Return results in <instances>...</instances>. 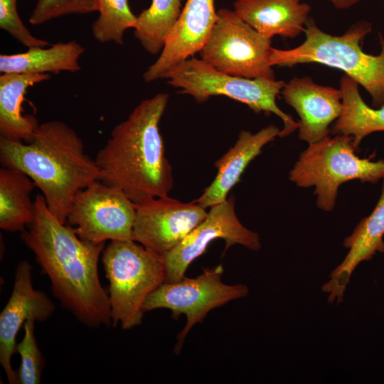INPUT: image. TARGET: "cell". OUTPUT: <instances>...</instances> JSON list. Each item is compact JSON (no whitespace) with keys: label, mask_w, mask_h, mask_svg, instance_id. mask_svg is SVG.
Wrapping results in <instances>:
<instances>
[{"label":"cell","mask_w":384,"mask_h":384,"mask_svg":"<svg viewBox=\"0 0 384 384\" xmlns=\"http://www.w3.org/2000/svg\"><path fill=\"white\" fill-rule=\"evenodd\" d=\"M223 273L221 264L204 268L196 277H184L176 282L163 283L145 300L144 313L168 309L176 320L182 314L186 316V324L177 336L174 353L181 352L188 333L196 324L202 323L209 311L248 295L249 289L245 284L223 283Z\"/></svg>","instance_id":"cell-9"},{"label":"cell","mask_w":384,"mask_h":384,"mask_svg":"<svg viewBox=\"0 0 384 384\" xmlns=\"http://www.w3.org/2000/svg\"><path fill=\"white\" fill-rule=\"evenodd\" d=\"M215 239L225 241L224 253L236 244L253 251L261 248L259 235L245 227L237 217L234 196L210 207L206 218L176 247L162 255L165 282H176L183 278L190 264Z\"/></svg>","instance_id":"cell-11"},{"label":"cell","mask_w":384,"mask_h":384,"mask_svg":"<svg viewBox=\"0 0 384 384\" xmlns=\"http://www.w3.org/2000/svg\"><path fill=\"white\" fill-rule=\"evenodd\" d=\"M234 11L268 38H295L304 30L311 6L301 0H236Z\"/></svg>","instance_id":"cell-18"},{"label":"cell","mask_w":384,"mask_h":384,"mask_svg":"<svg viewBox=\"0 0 384 384\" xmlns=\"http://www.w3.org/2000/svg\"><path fill=\"white\" fill-rule=\"evenodd\" d=\"M31 265L20 261L15 270L11 296L0 314V363L10 384H18L17 370L11 366L16 351V336L28 319L43 322L55 310L52 300L33 284Z\"/></svg>","instance_id":"cell-13"},{"label":"cell","mask_w":384,"mask_h":384,"mask_svg":"<svg viewBox=\"0 0 384 384\" xmlns=\"http://www.w3.org/2000/svg\"><path fill=\"white\" fill-rule=\"evenodd\" d=\"M383 236L384 178L376 206L370 214L363 218L351 234L344 239L343 245L348 252L321 287L329 303L338 304L343 302L351 277L360 263L371 260L378 252H384Z\"/></svg>","instance_id":"cell-16"},{"label":"cell","mask_w":384,"mask_h":384,"mask_svg":"<svg viewBox=\"0 0 384 384\" xmlns=\"http://www.w3.org/2000/svg\"><path fill=\"white\" fill-rule=\"evenodd\" d=\"M217 14L210 35L199 52L201 59L231 75L274 80L271 38L257 32L234 10L223 8Z\"/></svg>","instance_id":"cell-8"},{"label":"cell","mask_w":384,"mask_h":384,"mask_svg":"<svg viewBox=\"0 0 384 384\" xmlns=\"http://www.w3.org/2000/svg\"><path fill=\"white\" fill-rule=\"evenodd\" d=\"M281 93L299 117L301 140L310 144L329 136V125L342 110L340 89L318 85L309 77H294L285 83Z\"/></svg>","instance_id":"cell-15"},{"label":"cell","mask_w":384,"mask_h":384,"mask_svg":"<svg viewBox=\"0 0 384 384\" xmlns=\"http://www.w3.org/2000/svg\"><path fill=\"white\" fill-rule=\"evenodd\" d=\"M168 84L180 92L205 102L223 95L247 105L256 113L274 114L283 122L279 137L291 134L299 122L279 108L276 97L285 85L282 80L246 78L220 72L201 59L190 58L173 68L166 76Z\"/></svg>","instance_id":"cell-7"},{"label":"cell","mask_w":384,"mask_h":384,"mask_svg":"<svg viewBox=\"0 0 384 384\" xmlns=\"http://www.w3.org/2000/svg\"><path fill=\"white\" fill-rule=\"evenodd\" d=\"M304 28L305 40L289 50L273 48L272 66H292L317 63L343 71L370 94L372 105H384V38L378 33L381 50L377 55L366 53L361 48L365 36L372 30L370 23L360 21L341 36L328 34L309 18Z\"/></svg>","instance_id":"cell-4"},{"label":"cell","mask_w":384,"mask_h":384,"mask_svg":"<svg viewBox=\"0 0 384 384\" xmlns=\"http://www.w3.org/2000/svg\"><path fill=\"white\" fill-rule=\"evenodd\" d=\"M36 186L23 171L11 167L0 169V228L9 232L23 231L35 218L31 193Z\"/></svg>","instance_id":"cell-21"},{"label":"cell","mask_w":384,"mask_h":384,"mask_svg":"<svg viewBox=\"0 0 384 384\" xmlns=\"http://www.w3.org/2000/svg\"><path fill=\"white\" fill-rule=\"evenodd\" d=\"M0 28L28 48L50 46L48 41L33 36L22 22L17 0H0Z\"/></svg>","instance_id":"cell-27"},{"label":"cell","mask_w":384,"mask_h":384,"mask_svg":"<svg viewBox=\"0 0 384 384\" xmlns=\"http://www.w3.org/2000/svg\"><path fill=\"white\" fill-rule=\"evenodd\" d=\"M280 130L270 124L255 134L242 131L235 144L214 163L218 173L213 182L193 201L206 209L226 201L228 193L240 181L246 166L261 153L265 145L279 135Z\"/></svg>","instance_id":"cell-17"},{"label":"cell","mask_w":384,"mask_h":384,"mask_svg":"<svg viewBox=\"0 0 384 384\" xmlns=\"http://www.w3.org/2000/svg\"><path fill=\"white\" fill-rule=\"evenodd\" d=\"M217 18L215 0H186L159 56L144 72V81L165 78L173 68L199 53Z\"/></svg>","instance_id":"cell-14"},{"label":"cell","mask_w":384,"mask_h":384,"mask_svg":"<svg viewBox=\"0 0 384 384\" xmlns=\"http://www.w3.org/2000/svg\"><path fill=\"white\" fill-rule=\"evenodd\" d=\"M49 74L2 73L0 76V137L28 142L39 123L31 114H23L22 102L31 86L50 79Z\"/></svg>","instance_id":"cell-19"},{"label":"cell","mask_w":384,"mask_h":384,"mask_svg":"<svg viewBox=\"0 0 384 384\" xmlns=\"http://www.w3.org/2000/svg\"><path fill=\"white\" fill-rule=\"evenodd\" d=\"M168 101L166 93L142 100L112 129L95 159L99 180L121 189L136 204L169 196L174 186L159 130Z\"/></svg>","instance_id":"cell-2"},{"label":"cell","mask_w":384,"mask_h":384,"mask_svg":"<svg viewBox=\"0 0 384 384\" xmlns=\"http://www.w3.org/2000/svg\"><path fill=\"white\" fill-rule=\"evenodd\" d=\"M333 6L338 9H348L361 0H328Z\"/></svg>","instance_id":"cell-28"},{"label":"cell","mask_w":384,"mask_h":384,"mask_svg":"<svg viewBox=\"0 0 384 384\" xmlns=\"http://www.w3.org/2000/svg\"><path fill=\"white\" fill-rule=\"evenodd\" d=\"M102 262L110 283L113 327L124 330L140 325L148 296L166 282L162 255L129 240H113L105 247Z\"/></svg>","instance_id":"cell-5"},{"label":"cell","mask_w":384,"mask_h":384,"mask_svg":"<svg viewBox=\"0 0 384 384\" xmlns=\"http://www.w3.org/2000/svg\"><path fill=\"white\" fill-rule=\"evenodd\" d=\"M137 204L121 189L97 180L75 196L66 223L94 244L132 240Z\"/></svg>","instance_id":"cell-10"},{"label":"cell","mask_w":384,"mask_h":384,"mask_svg":"<svg viewBox=\"0 0 384 384\" xmlns=\"http://www.w3.org/2000/svg\"><path fill=\"white\" fill-rule=\"evenodd\" d=\"M353 137L329 135L309 144L289 172V180L297 186H314L317 207L331 211L336 204L339 186L359 180L375 183L384 178V160L371 161L356 154Z\"/></svg>","instance_id":"cell-6"},{"label":"cell","mask_w":384,"mask_h":384,"mask_svg":"<svg viewBox=\"0 0 384 384\" xmlns=\"http://www.w3.org/2000/svg\"><path fill=\"white\" fill-rule=\"evenodd\" d=\"M0 161L33 180L62 223H66L75 195L99 180L95 161L86 154L82 140L61 121L40 124L28 142L0 137Z\"/></svg>","instance_id":"cell-3"},{"label":"cell","mask_w":384,"mask_h":384,"mask_svg":"<svg viewBox=\"0 0 384 384\" xmlns=\"http://www.w3.org/2000/svg\"><path fill=\"white\" fill-rule=\"evenodd\" d=\"M339 89L342 110L332 132L352 137L353 147L357 151L367 135L384 131V105L378 108L368 106L359 93L358 84L346 75L341 78Z\"/></svg>","instance_id":"cell-22"},{"label":"cell","mask_w":384,"mask_h":384,"mask_svg":"<svg viewBox=\"0 0 384 384\" xmlns=\"http://www.w3.org/2000/svg\"><path fill=\"white\" fill-rule=\"evenodd\" d=\"M206 209L193 201L169 196L137 204L132 240L160 255L176 247L206 217Z\"/></svg>","instance_id":"cell-12"},{"label":"cell","mask_w":384,"mask_h":384,"mask_svg":"<svg viewBox=\"0 0 384 384\" xmlns=\"http://www.w3.org/2000/svg\"><path fill=\"white\" fill-rule=\"evenodd\" d=\"M35 322L33 319L26 321L23 338L16 346V351L21 357L17 370L18 384H39L41 381L46 361L34 335Z\"/></svg>","instance_id":"cell-25"},{"label":"cell","mask_w":384,"mask_h":384,"mask_svg":"<svg viewBox=\"0 0 384 384\" xmlns=\"http://www.w3.org/2000/svg\"><path fill=\"white\" fill-rule=\"evenodd\" d=\"M34 203L35 218L20 238L48 277L53 294L82 324L112 326L109 292L98 275L105 244L80 239L50 213L43 195L38 194Z\"/></svg>","instance_id":"cell-1"},{"label":"cell","mask_w":384,"mask_h":384,"mask_svg":"<svg viewBox=\"0 0 384 384\" xmlns=\"http://www.w3.org/2000/svg\"><path fill=\"white\" fill-rule=\"evenodd\" d=\"M183 0H151L137 16L134 35L151 55L161 53L183 9Z\"/></svg>","instance_id":"cell-23"},{"label":"cell","mask_w":384,"mask_h":384,"mask_svg":"<svg viewBox=\"0 0 384 384\" xmlns=\"http://www.w3.org/2000/svg\"><path fill=\"white\" fill-rule=\"evenodd\" d=\"M97 12L92 24L93 38L100 43L123 45L125 31L134 28L137 22L129 0H98Z\"/></svg>","instance_id":"cell-24"},{"label":"cell","mask_w":384,"mask_h":384,"mask_svg":"<svg viewBox=\"0 0 384 384\" xmlns=\"http://www.w3.org/2000/svg\"><path fill=\"white\" fill-rule=\"evenodd\" d=\"M98 0H38L28 21L41 25L64 16L97 11Z\"/></svg>","instance_id":"cell-26"},{"label":"cell","mask_w":384,"mask_h":384,"mask_svg":"<svg viewBox=\"0 0 384 384\" xmlns=\"http://www.w3.org/2000/svg\"><path fill=\"white\" fill-rule=\"evenodd\" d=\"M85 48L75 40L44 47L28 48L24 53L0 55L1 73L58 74L63 71L77 73L81 70L79 63Z\"/></svg>","instance_id":"cell-20"}]
</instances>
